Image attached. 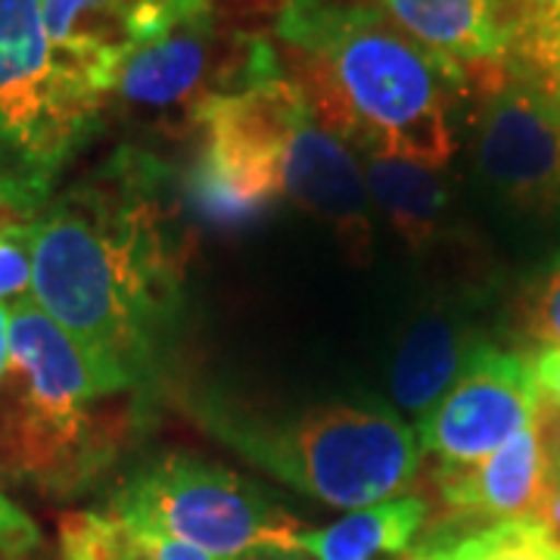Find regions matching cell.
Instances as JSON below:
<instances>
[{"instance_id": "obj_1", "label": "cell", "mask_w": 560, "mask_h": 560, "mask_svg": "<svg viewBox=\"0 0 560 560\" xmlns=\"http://www.w3.org/2000/svg\"><path fill=\"white\" fill-rule=\"evenodd\" d=\"M165 178L162 160L119 150L32 219V300L125 393L147 383L180 308L187 253Z\"/></svg>"}, {"instance_id": "obj_2", "label": "cell", "mask_w": 560, "mask_h": 560, "mask_svg": "<svg viewBox=\"0 0 560 560\" xmlns=\"http://www.w3.org/2000/svg\"><path fill=\"white\" fill-rule=\"evenodd\" d=\"M280 66L355 156L442 168L455 153L458 75L364 0H287L271 20Z\"/></svg>"}, {"instance_id": "obj_3", "label": "cell", "mask_w": 560, "mask_h": 560, "mask_svg": "<svg viewBox=\"0 0 560 560\" xmlns=\"http://www.w3.org/2000/svg\"><path fill=\"white\" fill-rule=\"evenodd\" d=\"M187 206L209 228H246L278 200L324 219L352 253L371 246L368 184L349 143L330 135L280 69L206 103Z\"/></svg>"}, {"instance_id": "obj_4", "label": "cell", "mask_w": 560, "mask_h": 560, "mask_svg": "<svg viewBox=\"0 0 560 560\" xmlns=\"http://www.w3.org/2000/svg\"><path fill=\"white\" fill-rule=\"evenodd\" d=\"M7 377L0 470L69 495L116 460L125 420L97 405L125 389L32 296L10 312Z\"/></svg>"}, {"instance_id": "obj_5", "label": "cell", "mask_w": 560, "mask_h": 560, "mask_svg": "<svg viewBox=\"0 0 560 560\" xmlns=\"http://www.w3.org/2000/svg\"><path fill=\"white\" fill-rule=\"evenodd\" d=\"M212 427L261 470L330 508L399 499L420 464L418 436L383 405H324L290 420L215 418Z\"/></svg>"}, {"instance_id": "obj_6", "label": "cell", "mask_w": 560, "mask_h": 560, "mask_svg": "<svg viewBox=\"0 0 560 560\" xmlns=\"http://www.w3.org/2000/svg\"><path fill=\"white\" fill-rule=\"evenodd\" d=\"M106 101L50 47L40 0H0V202L38 209L101 131Z\"/></svg>"}, {"instance_id": "obj_7", "label": "cell", "mask_w": 560, "mask_h": 560, "mask_svg": "<svg viewBox=\"0 0 560 560\" xmlns=\"http://www.w3.org/2000/svg\"><path fill=\"white\" fill-rule=\"evenodd\" d=\"M280 69L271 35H259L228 20L215 7H206L128 57L106 106L147 128L197 135L206 103L243 91Z\"/></svg>"}, {"instance_id": "obj_8", "label": "cell", "mask_w": 560, "mask_h": 560, "mask_svg": "<svg viewBox=\"0 0 560 560\" xmlns=\"http://www.w3.org/2000/svg\"><path fill=\"white\" fill-rule=\"evenodd\" d=\"M125 521L187 541L215 560H237L261 548L300 551L293 521L256 482L190 455H168L140 467L109 501Z\"/></svg>"}, {"instance_id": "obj_9", "label": "cell", "mask_w": 560, "mask_h": 560, "mask_svg": "<svg viewBox=\"0 0 560 560\" xmlns=\"http://www.w3.org/2000/svg\"><path fill=\"white\" fill-rule=\"evenodd\" d=\"M474 153L482 180L517 209H560V103L504 69L480 94Z\"/></svg>"}, {"instance_id": "obj_10", "label": "cell", "mask_w": 560, "mask_h": 560, "mask_svg": "<svg viewBox=\"0 0 560 560\" xmlns=\"http://www.w3.org/2000/svg\"><path fill=\"white\" fill-rule=\"evenodd\" d=\"M529 361L482 346L452 389L418 420V442L440 464H470L523 433L536 418Z\"/></svg>"}, {"instance_id": "obj_11", "label": "cell", "mask_w": 560, "mask_h": 560, "mask_svg": "<svg viewBox=\"0 0 560 560\" xmlns=\"http://www.w3.org/2000/svg\"><path fill=\"white\" fill-rule=\"evenodd\" d=\"M212 0H40L50 47L103 101L140 47L168 35Z\"/></svg>"}, {"instance_id": "obj_12", "label": "cell", "mask_w": 560, "mask_h": 560, "mask_svg": "<svg viewBox=\"0 0 560 560\" xmlns=\"http://www.w3.org/2000/svg\"><path fill=\"white\" fill-rule=\"evenodd\" d=\"M436 489L455 526L529 517L548 495V464L536 418L499 452L470 464H440Z\"/></svg>"}, {"instance_id": "obj_13", "label": "cell", "mask_w": 560, "mask_h": 560, "mask_svg": "<svg viewBox=\"0 0 560 560\" xmlns=\"http://www.w3.org/2000/svg\"><path fill=\"white\" fill-rule=\"evenodd\" d=\"M427 54L458 75L464 94L482 69L504 62L499 0H377Z\"/></svg>"}, {"instance_id": "obj_14", "label": "cell", "mask_w": 560, "mask_h": 560, "mask_svg": "<svg viewBox=\"0 0 560 560\" xmlns=\"http://www.w3.org/2000/svg\"><path fill=\"white\" fill-rule=\"evenodd\" d=\"M486 340L474 327L460 324L452 315H427L408 330L401 340L396 368H393V393L405 411L423 415L452 389Z\"/></svg>"}, {"instance_id": "obj_15", "label": "cell", "mask_w": 560, "mask_h": 560, "mask_svg": "<svg viewBox=\"0 0 560 560\" xmlns=\"http://www.w3.org/2000/svg\"><path fill=\"white\" fill-rule=\"evenodd\" d=\"M427 501L399 495L346 514L327 529H302L296 548L312 560H396L411 555V545L427 523Z\"/></svg>"}, {"instance_id": "obj_16", "label": "cell", "mask_w": 560, "mask_h": 560, "mask_svg": "<svg viewBox=\"0 0 560 560\" xmlns=\"http://www.w3.org/2000/svg\"><path fill=\"white\" fill-rule=\"evenodd\" d=\"M364 184L374 202L393 221L411 246H427L440 234L442 215L448 209V190L436 175L418 162L393 160V156H361Z\"/></svg>"}, {"instance_id": "obj_17", "label": "cell", "mask_w": 560, "mask_h": 560, "mask_svg": "<svg viewBox=\"0 0 560 560\" xmlns=\"http://www.w3.org/2000/svg\"><path fill=\"white\" fill-rule=\"evenodd\" d=\"M60 560H215L116 511H75L60 521Z\"/></svg>"}, {"instance_id": "obj_18", "label": "cell", "mask_w": 560, "mask_h": 560, "mask_svg": "<svg viewBox=\"0 0 560 560\" xmlns=\"http://www.w3.org/2000/svg\"><path fill=\"white\" fill-rule=\"evenodd\" d=\"M430 560H560L558 536L539 514L486 523L474 529L445 526L418 545Z\"/></svg>"}, {"instance_id": "obj_19", "label": "cell", "mask_w": 560, "mask_h": 560, "mask_svg": "<svg viewBox=\"0 0 560 560\" xmlns=\"http://www.w3.org/2000/svg\"><path fill=\"white\" fill-rule=\"evenodd\" d=\"M32 290V221L0 219V302L28 300Z\"/></svg>"}, {"instance_id": "obj_20", "label": "cell", "mask_w": 560, "mask_h": 560, "mask_svg": "<svg viewBox=\"0 0 560 560\" xmlns=\"http://www.w3.org/2000/svg\"><path fill=\"white\" fill-rule=\"evenodd\" d=\"M523 318L541 346H560V261L526 293Z\"/></svg>"}, {"instance_id": "obj_21", "label": "cell", "mask_w": 560, "mask_h": 560, "mask_svg": "<svg viewBox=\"0 0 560 560\" xmlns=\"http://www.w3.org/2000/svg\"><path fill=\"white\" fill-rule=\"evenodd\" d=\"M40 545V533L35 521L16 508L10 499L0 495V555L7 558H25Z\"/></svg>"}, {"instance_id": "obj_22", "label": "cell", "mask_w": 560, "mask_h": 560, "mask_svg": "<svg viewBox=\"0 0 560 560\" xmlns=\"http://www.w3.org/2000/svg\"><path fill=\"white\" fill-rule=\"evenodd\" d=\"M526 361H529V371L536 381L539 401L560 405V346H539L536 355Z\"/></svg>"}, {"instance_id": "obj_23", "label": "cell", "mask_w": 560, "mask_h": 560, "mask_svg": "<svg viewBox=\"0 0 560 560\" xmlns=\"http://www.w3.org/2000/svg\"><path fill=\"white\" fill-rule=\"evenodd\" d=\"M536 430L548 470H560V405L536 401Z\"/></svg>"}, {"instance_id": "obj_24", "label": "cell", "mask_w": 560, "mask_h": 560, "mask_svg": "<svg viewBox=\"0 0 560 560\" xmlns=\"http://www.w3.org/2000/svg\"><path fill=\"white\" fill-rule=\"evenodd\" d=\"M283 3L287 0H212V7L219 13H224L228 20L241 22V25H246V20L256 16V13H271V20H275Z\"/></svg>"}, {"instance_id": "obj_25", "label": "cell", "mask_w": 560, "mask_h": 560, "mask_svg": "<svg viewBox=\"0 0 560 560\" xmlns=\"http://www.w3.org/2000/svg\"><path fill=\"white\" fill-rule=\"evenodd\" d=\"M536 514H539L541 521H545V526H548L560 541V489H551V486H548V495H545V501H541V508Z\"/></svg>"}, {"instance_id": "obj_26", "label": "cell", "mask_w": 560, "mask_h": 560, "mask_svg": "<svg viewBox=\"0 0 560 560\" xmlns=\"http://www.w3.org/2000/svg\"><path fill=\"white\" fill-rule=\"evenodd\" d=\"M10 374V308L0 302V383Z\"/></svg>"}, {"instance_id": "obj_27", "label": "cell", "mask_w": 560, "mask_h": 560, "mask_svg": "<svg viewBox=\"0 0 560 560\" xmlns=\"http://www.w3.org/2000/svg\"><path fill=\"white\" fill-rule=\"evenodd\" d=\"M237 560H305L302 551H283V548H261V551H253V555H243Z\"/></svg>"}, {"instance_id": "obj_28", "label": "cell", "mask_w": 560, "mask_h": 560, "mask_svg": "<svg viewBox=\"0 0 560 560\" xmlns=\"http://www.w3.org/2000/svg\"><path fill=\"white\" fill-rule=\"evenodd\" d=\"M511 3H526V7H560V0H511Z\"/></svg>"}, {"instance_id": "obj_29", "label": "cell", "mask_w": 560, "mask_h": 560, "mask_svg": "<svg viewBox=\"0 0 560 560\" xmlns=\"http://www.w3.org/2000/svg\"><path fill=\"white\" fill-rule=\"evenodd\" d=\"M548 486H551V489H560V470H548Z\"/></svg>"}, {"instance_id": "obj_30", "label": "cell", "mask_w": 560, "mask_h": 560, "mask_svg": "<svg viewBox=\"0 0 560 560\" xmlns=\"http://www.w3.org/2000/svg\"><path fill=\"white\" fill-rule=\"evenodd\" d=\"M405 560H430V558H427V555H423L420 548H415V551H411V555H408V558H405Z\"/></svg>"}, {"instance_id": "obj_31", "label": "cell", "mask_w": 560, "mask_h": 560, "mask_svg": "<svg viewBox=\"0 0 560 560\" xmlns=\"http://www.w3.org/2000/svg\"><path fill=\"white\" fill-rule=\"evenodd\" d=\"M3 215H20V212H13L10 206H3V202H0V219H3Z\"/></svg>"}]
</instances>
